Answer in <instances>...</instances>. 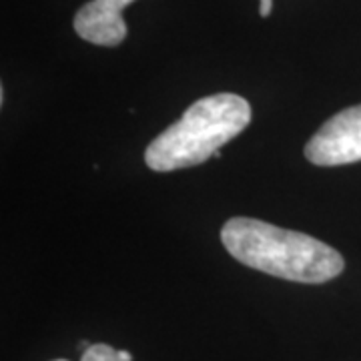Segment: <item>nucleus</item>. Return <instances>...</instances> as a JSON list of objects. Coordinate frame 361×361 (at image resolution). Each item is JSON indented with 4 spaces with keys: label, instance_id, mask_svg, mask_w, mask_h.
<instances>
[{
    "label": "nucleus",
    "instance_id": "1",
    "mask_svg": "<svg viewBox=\"0 0 361 361\" xmlns=\"http://www.w3.org/2000/svg\"><path fill=\"white\" fill-rule=\"evenodd\" d=\"M221 241L247 267L297 283H325L345 267L339 251L319 239L251 217L227 221Z\"/></svg>",
    "mask_w": 361,
    "mask_h": 361
},
{
    "label": "nucleus",
    "instance_id": "2",
    "mask_svg": "<svg viewBox=\"0 0 361 361\" xmlns=\"http://www.w3.org/2000/svg\"><path fill=\"white\" fill-rule=\"evenodd\" d=\"M251 123V106L233 92L209 94L195 101L177 123L149 142L147 167L157 173L189 169L217 155Z\"/></svg>",
    "mask_w": 361,
    "mask_h": 361
},
{
    "label": "nucleus",
    "instance_id": "3",
    "mask_svg": "<svg viewBox=\"0 0 361 361\" xmlns=\"http://www.w3.org/2000/svg\"><path fill=\"white\" fill-rule=\"evenodd\" d=\"M305 157L319 167L361 161V104L331 116L305 145Z\"/></svg>",
    "mask_w": 361,
    "mask_h": 361
},
{
    "label": "nucleus",
    "instance_id": "4",
    "mask_svg": "<svg viewBox=\"0 0 361 361\" xmlns=\"http://www.w3.org/2000/svg\"><path fill=\"white\" fill-rule=\"evenodd\" d=\"M135 0H90L75 16V30L82 40L99 47H116L127 37L123 8Z\"/></svg>",
    "mask_w": 361,
    "mask_h": 361
},
{
    "label": "nucleus",
    "instance_id": "5",
    "mask_svg": "<svg viewBox=\"0 0 361 361\" xmlns=\"http://www.w3.org/2000/svg\"><path fill=\"white\" fill-rule=\"evenodd\" d=\"M80 361H125L121 357V351H116L106 343H94L89 349H85Z\"/></svg>",
    "mask_w": 361,
    "mask_h": 361
},
{
    "label": "nucleus",
    "instance_id": "6",
    "mask_svg": "<svg viewBox=\"0 0 361 361\" xmlns=\"http://www.w3.org/2000/svg\"><path fill=\"white\" fill-rule=\"evenodd\" d=\"M271 8H273V0H261V6H259V14L265 18V16H269Z\"/></svg>",
    "mask_w": 361,
    "mask_h": 361
},
{
    "label": "nucleus",
    "instance_id": "7",
    "mask_svg": "<svg viewBox=\"0 0 361 361\" xmlns=\"http://www.w3.org/2000/svg\"><path fill=\"white\" fill-rule=\"evenodd\" d=\"M54 361H66V360H54Z\"/></svg>",
    "mask_w": 361,
    "mask_h": 361
}]
</instances>
